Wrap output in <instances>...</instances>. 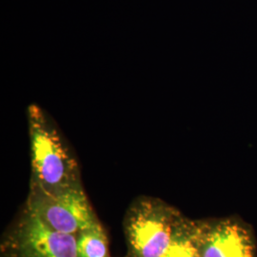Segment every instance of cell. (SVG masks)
Listing matches in <instances>:
<instances>
[{"label": "cell", "instance_id": "1", "mask_svg": "<svg viewBox=\"0 0 257 257\" xmlns=\"http://www.w3.org/2000/svg\"><path fill=\"white\" fill-rule=\"evenodd\" d=\"M31 141V186L55 191L81 184L80 170L55 121L36 104L28 108Z\"/></svg>", "mask_w": 257, "mask_h": 257}, {"label": "cell", "instance_id": "2", "mask_svg": "<svg viewBox=\"0 0 257 257\" xmlns=\"http://www.w3.org/2000/svg\"><path fill=\"white\" fill-rule=\"evenodd\" d=\"M182 213L153 197H140L128 209L125 233L131 257H161Z\"/></svg>", "mask_w": 257, "mask_h": 257}, {"label": "cell", "instance_id": "3", "mask_svg": "<svg viewBox=\"0 0 257 257\" xmlns=\"http://www.w3.org/2000/svg\"><path fill=\"white\" fill-rule=\"evenodd\" d=\"M26 209L53 229L75 236L99 223L82 184L55 191L31 186Z\"/></svg>", "mask_w": 257, "mask_h": 257}, {"label": "cell", "instance_id": "4", "mask_svg": "<svg viewBox=\"0 0 257 257\" xmlns=\"http://www.w3.org/2000/svg\"><path fill=\"white\" fill-rule=\"evenodd\" d=\"M1 257H78L76 236L53 229L25 209L3 240Z\"/></svg>", "mask_w": 257, "mask_h": 257}, {"label": "cell", "instance_id": "5", "mask_svg": "<svg viewBox=\"0 0 257 257\" xmlns=\"http://www.w3.org/2000/svg\"><path fill=\"white\" fill-rule=\"evenodd\" d=\"M200 257H257L251 228L236 217L196 220Z\"/></svg>", "mask_w": 257, "mask_h": 257}, {"label": "cell", "instance_id": "6", "mask_svg": "<svg viewBox=\"0 0 257 257\" xmlns=\"http://www.w3.org/2000/svg\"><path fill=\"white\" fill-rule=\"evenodd\" d=\"M161 257H200L196 220L181 216L169 247Z\"/></svg>", "mask_w": 257, "mask_h": 257}, {"label": "cell", "instance_id": "7", "mask_svg": "<svg viewBox=\"0 0 257 257\" xmlns=\"http://www.w3.org/2000/svg\"><path fill=\"white\" fill-rule=\"evenodd\" d=\"M78 257H108V239L100 223L76 235Z\"/></svg>", "mask_w": 257, "mask_h": 257}]
</instances>
